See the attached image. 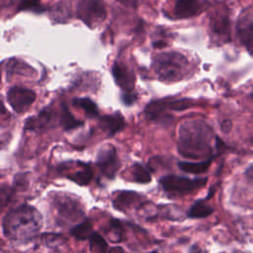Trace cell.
Listing matches in <instances>:
<instances>
[{
    "mask_svg": "<svg viewBox=\"0 0 253 253\" xmlns=\"http://www.w3.org/2000/svg\"><path fill=\"white\" fill-rule=\"evenodd\" d=\"M213 132L201 120H187L179 126L178 150L187 158H211Z\"/></svg>",
    "mask_w": 253,
    "mask_h": 253,
    "instance_id": "1",
    "label": "cell"
},
{
    "mask_svg": "<svg viewBox=\"0 0 253 253\" xmlns=\"http://www.w3.org/2000/svg\"><path fill=\"white\" fill-rule=\"evenodd\" d=\"M42 214L30 205H21L9 211L3 218L4 235L13 241H27L40 231Z\"/></svg>",
    "mask_w": 253,
    "mask_h": 253,
    "instance_id": "2",
    "label": "cell"
},
{
    "mask_svg": "<svg viewBox=\"0 0 253 253\" xmlns=\"http://www.w3.org/2000/svg\"><path fill=\"white\" fill-rule=\"evenodd\" d=\"M188 64V59L177 51L157 53L152 59L154 72L161 80L169 82L181 80L186 74Z\"/></svg>",
    "mask_w": 253,
    "mask_h": 253,
    "instance_id": "3",
    "label": "cell"
},
{
    "mask_svg": "<svg viewBox=\"0 0 253 253\" xmlns=\"http://www.w3.org/2000/svg\"><path fill=\"white\" fill-rule=\"evenodd\" d=\"M207 178L191 179L184 176L167 175L159 180V183L165 193L171 197H179L190 194L203 188L207 184Z\"/></svg>",
    "mask_w": 253,
    "mask_h": 253,
    "instance_id": "4",
    "label": "cell"
},
{
    "mask_svg": "<svg viewBox=\"0 0 253 253\" xmlns=\"http://www.w3.org/2000/svg\"><path fill=\"white\" fill-rule=\"evenodd\" d=\"M53 207L56 212V221L61 226L74 223L84 216V210L80 203L64 194L53 199Z\"/></svg>",
    "mask_w": 253,
    "mask_h": 253,
    "instance_id": "5",
    "label": "cell"
},
{
    "mask_svg": "<svg viewBox=\"0 0 253 253\" xmlns=\"http://www.w3.org/2000/svg\"><path fill=\"white\" fill-rule=\"evenodd\" d=\"M107 16V7L103 0H80L76 6V17L90 29L100 26Z\"/></svg>",
    "mask_w": 253,
    "mask_h": 253,
    "instance_id": "6",
    "label": "cell"
},
{
    "mask_svg": "<svg viewBox=\"0 0 253 253\" xmlns=\"http://www.w3.org/2000/svg\"><path fill=\"white\" fill-rule=\"evenodd\" d=\"M56 123L59 125V111L56 112L50 106L40 111L39 114L29 117L24 124V130L35 132H43L50 127H53Z\"/></svg>",
    "mask_w": 253,
    "mask_h": 253,
    "instance_id": "7",
    "label": "cell"
},
{
    "mask_svg": "<svg viewBox=\"0 0 253 253\" xmlns=\"http://www.w3.org/2000/svg\"><path fill=\"white\" fill-rule=\"evenodd\" d=\"M36 98V92L26 87L14 86L7 92V101L9 105L19 114L26 112L33 105Z\"/></svg>",
    "mask_w": 253,
    "mask_h": 253,
    "instance_id": "8",
    "label": "cell"
},
{
    "mask_svg": "<svg viewBox=\"0 0 253 253\" xmlns=\"http://www.w3.org/2000/svg\"><path fill=\"white\" fill-rule=\"evenodd\" d=\"M96 165L104 176L113 179L120 167L116 148L110 144L103 145L97 152Z\"/></svg>",
    "mask_w": 253,
    "mask_h": 253,
    "instance_id": "9",
    "label": "cell"
},
{
    "mask_svg": "<svg viewBox=\"0 0 253 253\" xmlns=\"http://www.w3.org/2000/svg\"><path fill=\"white\" fill-rule=\"evenodd\" d=\"M209 7L207 0H175L172 8V18L176 20L189 19L202 14Z\"/></svg>",
    "mask_w": 253,
    "mask_h": 253,
    "instance_id": "10",
    "label": "cell"
},
{
    "mask_svg": "<svg viewBox=\"0 0 253 253\" xmlns=\"http://www.w3.org/2000/svg\"><path fill=\"white\" fill-rule=\"evenodd\" d=\"M112 74L123 92H133L135 76L127 66L116 61L112 66Z\"/></svg>",
    "mask_w": 253,
    "mask_h": 253,
    "instance_id": "11",
    "label": "cell"
},
{
    "mask_svg": "<svg viewBox=\"0 0 253 253\" xmlns=\"http://www.w3.org/2000/svg\"><path fill=\"white\" fill-rule=\"evenodd\" d=\"M210 27L211 33L220 41L227 42L230 36V23L225 12L215 11L211 16Z\"/></svg>",
    "mask_w": 253,
    "mask_h": 253,
    "instance_id": "12",
    "label": "cell"
},
{
    "mask_svg": "<svg viewBox=\"0 0 253 253\" xmlns=\"http://www.w3.org/2000/svg\"><path fill=\"white\" fill-rule=\"evenodd\" d=\"M165 99L152 100L144 108V114L150 121L164 122L167 124V120L173 121V117L166 114Z\"/></svg>",
    "mask_w": 253,
    "mask_h": 253,
    "instance_id": "13",
    "label": "cell"
},
{
    "mask_svg": "<svg viewBox=\"0 0 253 253\" xmlns=\"http://www.w3.org/2000/svg\"><path fill=\"white\" fill-rule=\"evenodd\" d=\"M65 176L67 179L73 181L74 183L80 186H85L89 184L90 181L93 179L94 172L89 164L83 162H76L74 169L72 171H68Z\"/></svg>",
    "mask_w": 253,
    "mask_h": 253,
    "instance_id": "14",
    "label": "cell"
},
{
    "mask_svg": "<svg viewBox=\"0 0 253 253\" xmlns=\"http://www.w3.org/2000/svg\"><path fill=\"white\" fill-rule=\"evenodd\" d=\"M99 124L103 130L106 131L109 135L116 134L126 126L125 119L119 112L102 117Z\"/></svg>",
    "mask_w": 253,
    "mask_h": 253,
    "instance_id": "15",
    "label": "cell"
},
{
    "mask_svg": "<svg viewBox=\"0 0 253 253\" xmlns=\"http://www.w3.org/2000/svg\"><path fill=\"white\" fill-rule=\"evenodd\" d=\"M141 199V196L131 191H120L113 199V206L116 210L125 211Z\"/></svg>",
    "mask_w": 253,
    "mask_h": 253,
    "instance_id": "16",
    "label": "cell"
},
{
    "mask_svg": "<svg viewBox=\"0 0 253 253\" xmlns=\"http://www.w3.org/2000/svg\"><path fill=\"white\" fill-rule=\"evenodd\" d=\"M237 36L242 45L253 56V20L249 22H239L237 26Z\"/></svg>",
    "mask_w": 253,
    "mask_h": 253,
    "instance_id": "17",
    "label": "cell"
},
{
    "mask_svg": "<svg viewBox=\"0 0 253 253\" xmlns=\"http://www.w3.org/2000/svg\"><path fill=\"white\" fill-rule=\"evenodd\" d=\"M83 122L77 120L69 111L67 106L64 103L60 104L59 110V126H62L64 130H71L78 126H81Z\"/></svg>",
    "mask_w": 253,
    "mask_h": 253,
    "instance_id": "18",
    "label": "cell"
},
{
    "mask_svg": "<svg viewBox=\"0 0 253 253\" xmlns=\"http://www.w3.org/2000/svg\"><path fill=\"white\" fill-rule=\"evenodd\" d=\"M209 199L210 196H208L207 199L199 200L196 203H194L193 206L190 208L187 215L191 218H204L211 214L213 211V208L207 203Z\"/></svg>",
    "mask_w": 253,
    "mask_h": 253,
    "instance_id": "19",
    "label": "cell"
},
{
    "mask_svg": "<svg viewBox=\"0 0 253 253\" xmlns=\"http://www.w3.org/2000/svg\"><path fill=\"white\" fill-rule=\"evenodd\" d=\"M211 163V158L200 162H188V161H180L178 162L179 168L186 173L191 174H202L205 173Z\"/></svg>",
    "mask_w": 253,
    "mask_h": 253,
    "instance_id": "20",
    "label": "cell"
},
{
    "mask_svg": "<svg viewBox=\"0 0 253 253\" xmlns=\"http://www.w3.org/2000/svg\"><path fill=\"white\" fill-rule=\"evenodd\" d=\"M72 105L83 110L88 118H95L99 115L98 106L89 98H75L72 101Z\"/></svg>",
    "mask_w": 253,
    "mask_h": 253,
    "instance_id": "21",
    "label": "cell"
},
{
    "mask_svg": "<svg viewBox=\"0 0 253 253\" xmlns=\"http://www.w3.org/2000/svg\"><path fill=\"white\" fill-rule=\"evenodd\" d=\"M93 232L94 231L92 229V222L90 221V219H85L81 221L80 223L73 226L70 230V234L77 240L89 239Z\"/></svg>",
    "mask_w": 253,
    "mask_h": 253,
    "instance_id": "22",
    "label": "cell"
},
{
    "mask_svg": "<svg viewBox=\"0 0 253 253\" xmlns=\"http://www.w3.org/2000/svg\"><path fill=\"white\" fill-rule=\"evenodd\" d=\"M48 8L42 3V0H19L17 11H30L36 14H42Z\"/></svg>",
    "mask_w": 253,
    "mask_h": 253,
    "instance_id": "23",
    "label": "cell"
},
{
    "mask_svg": "<svg viewBox=\"0 0 253 253\" xmlns=\"http://www.w3.org/2000/svg\"><path fill=\"white\" fill-rule=\"evenodd\" d=\"M132 178L136 183L147 184L151 181V175L148 167L144 166L141 163H134L132 166Z\"/></svg>",
    "mask_w": 253,
    "mask_h": 253,
    "instance_id": "24",
    "label": "cell"
},
{
    "mask_svg": "<svg viewBox=\"0 0 253 253\" xmlns=\"http://www.w3.org/2000/svg\"><path fill=\"white\" fill-rule=\"evenodd\" d=\"M90 241V248L92 251H99V252H104L108 250V244L104 237L98 233V232H93L92 235L89 238Z\"/></svg>",
    "mask_w": 253,
    "mask_h": 253,
    "instance_id": "25",
    "label": "cell"
},
{
    "mask_svg": "<svg viewBox=\"0 0 253 253\" xmlns=\"http://www.w3.org/2000/svg\"><path fill=\"white\" fill-rule=\"evenodd\" d=\"M7 67H9V69L7 68V71H9V72L21 73V74H25V75L28 74L25 71L33 70V68H31V66L26 64V62L20 61L19 59H12V60H10L7 63Z\"/></svg>",
    "mask_w": 253,
    "mask_h": 253,
    "instance_id": "26",
    "label": "cell"
},
{
    "mask_svg": "<svg viewBox=\"0 0 253 253\" xmlns=\"http://www.w3.org/2000/svg\"><path fill=\"white\" fill-rule=\"evenodd\" d=\"M50 13L52 19L59 22H63V20L66 19L68 16V10L66 9V5L62 3H57L53 8H51Z\"/></svg>",
    "mask_w": 253,
    "mask_h": 253,
    "instance_id": "27",
    "label": "cell"
},
{
    "mask_svg": "<svg viewBox=\"0 0 253 253\" xmlns=\"http://www.w3.org/2000/svg\"><path fill=\"white\" fill-rule=\"evenodd\" d=\"M110 239L112 238L113 240V237H117V242L119 241H122V237H123V227H122V224L120 222V220H117V219H114L111 221L110 223Z\"/></svg>",
    "mask_w": 253,
    "mask_h": 253,
    "instance_id": "28",
    "label": "cell"
},
{
    "mask_svg": "<svg viewBox=\"0 0 253 253\" xmlns=\"http://www.w3.org/2000/svg\"><path fill=\"white\" fill-rule=\"evenodd\" d=\"M14 189L3 186L1 188V206L5 207L13 198L14 196Z\"/></svg>",
    "mask_w": 253,
    "mask_h": 253,
    "instance_id": "29",
    "label": "cell"
},
{
    "mask_svg": "<svg viewBox=\"0 0 253 253\" xmlns=\"http://www.w3.org/2000/svg\"><path fill=\"white\" fill-rule=\"evenodd\" d=\"M121 99L125 105L129 106L136 100V94L134 92H122Z\"/></svg>",
    "mask_w": 253,
    "mask_h": 253,
    "instance_id": "30",
    "label": "cell"
},
{
    "mask_svg": "<svg viewBox=\"0 0 253 253\" xmlns=\"http://www.w3.org/2000/svg\"><path fill=\"white\" fill-rule=\"evenodd\" d=\"M116 1L127 8H131V9L137 8V0H116Z\"/></svg>",
    "mask_w": 253,
    "mask_h": 253,
    "instance_id": "31",
    "label": "cell"
},
{
    "mask_svg": "<svg viewBox=\"0 0 253 253\" xmlns=\"http://www.w3.org/2000/svg\"><path fill=\"white\" fill-rule=\"evenodd\" d=\"M246 177L248 179V181L253 185V165L250 166L247 170H246Z\"/></svg>",
    "mask_w": 253,
    "mask_h": 253,
    "instance_id": "32",
    "label": "cell"
},
{
    "mask_svg": "<svg viewBox=\"0 0 253 253\" xmlns=\"http://www.w3.org/2000/svg\"><path fill=\"white\" fill-rule=\"evenodd\" d=\"M222 126H221V128H222V130L223 131H228L229 129H230V126H231V124H230V122L229 121H224L223 123H222V125H221Z\"/></svg>",
    "mask_w": 253,
    "mask_h": 253,
    "instance_id": "33",
    "label": "cell"
},
{
    "mask_svg": "<svg viewBox=\"0 0 253 253\" xmlns=\"http://www.w3.org/2000/svg\"><path fill=\"white\" fill-rule=\"evenodd\" d=\"M14 0H1V4H2V7L6 6V5H9L10 3H12Z\"/></svg>",
    "mask_w": 253,
    "mask_h": 253,
    "instance_id": "34",
    "label": "cell"
}]
</instances>
